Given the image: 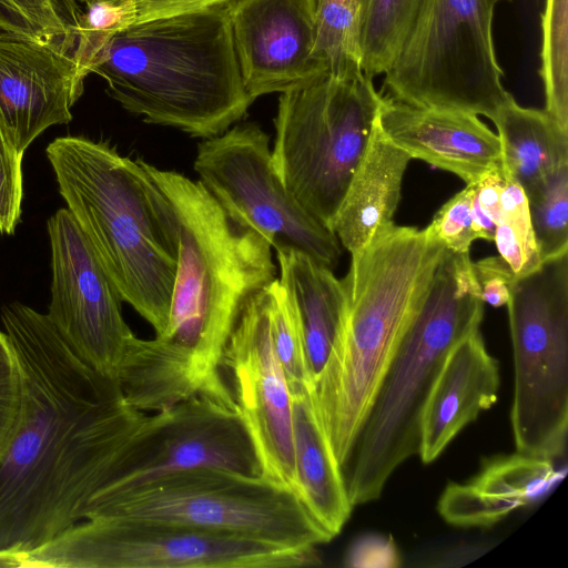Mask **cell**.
<instances>
[{
	"instance_id": "cell-25",
	"label": "cell",
	"mask_w": 568,
	"mask_h": 568,
	"mask_svg": "<svg viewBox=\"0 0 568 568\" xmlns=\"http://www.w3.org/2000/svg\"><path fill=\"white\" fill-rule=\"evenodd\" d=\"M423 0H362L361 65L373 78L384 74L404 42Z\"/></svg>"
},
{
	"instance_id": "cell-23",
	"label": "cell",
	"mask_w": 568,
	"mask_h": 568,
	"mask_svg": "<svg viewBox=\"0 0 568 568\" xmlns=\"http://www.w3.org/2000/svg\"><path fill=\"white\" fill-rule=\"evenodd\" d=\"M273 247L280 267L277 278L298 312L312 387L342 326L346 304L344 285L332 268L305 252L281 243Z\"/></svg>"
},
{
	"instance_id": "cell-28",
	"label": "cell",
	"mask_w": 568,
	"mask_h": 568,
	"mask_svg": "<svg viewBox=\"0 0 568 568\" xmlns=\"http://www.w3.org/2000/svg\"><path fill=\"white\" fill-rule=\"evenodd\" d=\"M493 241L498 255L517 277L530 273L541 263L527 196L520 185L507 176L500 193V213Z\"/></svg>"
},
{
	"instance_id": "cell-33",
	"label": "cell",
	"mask_w": 568,
	"mask_h": 568,
	"mask_svg": "<svg viewBox=\"0 0 568 568\" xmlns=\"http://www.w3.org/2000/svg\"><path fill=\"white\" fill-rule=\"evenodd\" d=\"M474 192V184H466L438 210L429 225L424 229L444 248L469 253L473 242L478 239L471 213Z\"/></svg>"
},
{
	"instance_id": "cell-41",
	"label": "cell",
	"mask_w": 568,
	"mask_h": 568,
	"mask_svg": "<svg viewBox=\"0 0 568 568\" xmlns=\"http://www.w3.org/2000/svg\"><path fill=\"white\" fill-rule=\"evenodd\" d=\"M92 1H94V0H64V4H65L67 9L71 13V22L74 19V17L77 16V13L79 12L78 2H80L82 4H87V3H90Z\"/></svg>"
},
{
	"instance_id": "cell-32",
	"label": "cell",
	"mask_w": 568,
	"mask_h": 568,
	"mask_svg": "<svg viewBox=\"0 0 568 568\" xmlns=\"http://www.w3.org/2000/svg\"><path fill=\"white\" fill-rule=\"evenodd\" d=\"M0 31L73 47L61 0H0Z\"/></svg>"
},
{
	"instance_id": "cell-38",
	"label": "cell",
	"mask_w": 568,
	"mask_h": 568,
	"mask_svg": "<svg viewBox=\"0 0 568 568\" xmlns=\"http://www.w3.org/2000/svg\"><path fill=\"white\" fill-rule=\"evenodd\" d=\"M344 565L357 568H395L400 565V560L390 537L366 535L351 545Z\"/></svg>"
},
{
	"instance_id": "cell-14",
	"label": "cell",
	"mask_w": 568,
	"mask_h": 568,
	"mask_svg": "<svg viewBox=\"0 0 568 568\" xmlns=\"http://www.w3.org/2000/svg\"><path fill=\"white\" fill-rule=\"evenodd\" d=\"M47 230L52 278L45 315L82 361L115 379L135 336L124 321L123 301L68 209H59Z\"/></svg>"
},
{
	"instance_id": "cell-7",
	"label": "cell",
	"mask_w": 568,
	"mask_h": 568,
	"mask_svg": "<svg viewBox=\"0 0 568 568\" xmlns=\"http://www.w3.org/2000/svg\"><path fill=\"white\" fill-rule=\"evenodd\" d=\"M382 94L363 72L323 71L281 93L272 160L285 187L329 227L367 148Z\"/></svg>"
},
{
	"instance_id": "cell-27",
	"label": "cell",
	"mask_w": 568,
	"mask_h": 568,
	"mask_svg": "<svg viewBox=\"0 0 568 568\" xmlns=\"http://www.w3.org/2000/svg\"><path fill=\"white\" fill-rule=\"evenodd\" d=\"M541 32L545 111L568 131V0H546Z\"/></svg>"
},
{
	"instance_id": "cell-11",
	"label": "cell",
	"mask_w": 568,
	"mask_h": 568,
	"mask_svg": "<svg viewBox=\"0 0 568 568\" xmlns=\"http://www.w3.org/2000/svg\"><path fill=\"white\" fill-rule=\"evenodd\" d=\"M24 559L26 568H288L320 562L316 549L128 517L82 520Z\"/></svg>"
},
{
	"instance_id": "cell-30",
	"label": "cell",
	"mask_w": 568,
	"mask_h": 568,
	"mask_svg": "<svg viewBox=\"0 0 568 568\" xmlns=\"http://www.w3.org/2000/svg\"><path fill=\"white\" fill-rule=\"evenodd\" d=\"M134 22L132 0H94L84 4L70 23L72 55L82 74L105 42Z\"/></svg>"
},
{
	"instance_id": "cell-40",
	"label": "cell",
	"mask_w": 568,
	"mask_h": 568,
	"mask_svg": "<svg viewBox=\"0 0 568 568\" xmlns=\"http://www.w3.org/2000/svg\"><path fill=\"white\" fill-rule=\"evenodd\" d=\"M0 568H26V559L20 555L0 554Z\"/></svg>"
},
{
	"instance_id": "cell-26",
	"label": "cell",
	"mask_w": 568,
	"mask_h": 568,
	"mask_svg": "<svg viewBox=\"0 0 568 568\" xmlns=\"http://www.w3.org/2000/svg\"><path fill=\"white\" fill-rule=\"evenodd\" d=\"M362 0H316V60L335 78L362 73Z\"/></svg>"
},
{
	"instance_id": "cell-1",
	"label": "cell",
	"mask_w": 568,
	"mask_h": 568,
	"mask_svg": "<svg viewBox=\"0 0 568 568\" xmlns=\"http://www.w3.org/2000/svg\"><path fill=\"white\" fill-rule=\"evenodd\" d=\"M1 321L21 404L0 452V554L26 556L81 521L115 452L144 416L82 361L45 314L20 302Z\"/></svg>"
},
{
	"instance_id": "cell-31",
	"label": "cell",
	"mask_w": 568,
	"mask_h": 568,
	"mask_svg": "<svg viewBox=\"0 0 568 568\" xmlns=\"http://www.w3.org/2000/svg\"><path fill=\"white\" fill-rule=\"evenodd\" d=\"M531 226L541 262L568 251V165L528 200Z\"/></svg>"
},
{
	"instance_id": "cell-29",
	"label": "cell",
	"mask_w": 568,
	"mask_h": 568,
	"mask_svg": "<svg viewBox=\"0 0 568 568\" xmlns=\"http://www.w3.org/2000/svg\"><path fill=\"white\" fill-rule=\"evenodd\" d=\"M266 292L272 339L291 395L311 389L303 332L294 300L277 277L266 286Z\"/></svg>"
},
{
	"instance_id": "cell-21",
	"label": "cell",
	"mask_w": 568,
	"mask_h": 568,
	"mask_svg": "<svg viewBox=\"0 0 568 568\" xmlns=\"http://www.w3.org/2000/svg\"><path fill=\"white\" fill-rule=\"evenodd\" d=\"M558 477L549 459L519 453L496 457L471 480L448 485L438 511L456 526H490L541 496Z\"/></svg>"
},
{
	"instance_id": "cell-34",
	"label": "cell",
	"mask_w": 568,
	"mask_h": 568,
	"mask_svg": "<svg viewBox=\"0 0 568 568\" xmlns=\"http://www.w3.org/2000/svg\"><path fill=\"white\" fill-rule=\"evenodd\" d=\"M22 155L10 143L0 122V233H14L21 216Z\"/></svg>"
},
{
	"instance_id": "cell-37",
	"label": "cell",
	"mask_w": 568,
	"mask_h": 568,
	"mask_svg": "<svg viewBox=\"0 0 568 568\" xmlns=\"http://www.w3.org/2000/svg\"><path fill=\"white\" fill-rule=\"evenodd\" d=\"M473 270L483 303L493 307L507 305L518 278L508 264L495 255L473 262Z\"/></svg>"
},
{
	"instance_id": "cell-19",
	"label": "cell",
	"mask_w": 568,
	"mask_h": 568,
	"mask_svg": "<svg viewBox=\"0 0 568 568\" xmlns=\"http://www.w3.org/2000/svg\"><path fill=\"white\" fill-rule=\"evenodd\" d=\"M499 385L498 362L479 329L449 351L422 412L418 454L424 464L434 462L466 425L497 402Z\"/></svg>"
},
{
	"instance_id": "cell-12",
	"label": "cell",
	"mask_w": 568,
	"mask_h": 568,
	"mask_svg": "<svg viewBox=\"0 0 568 568\" xmlns=\"http://www.w3.org/2000/svg\"><path fill=\"white\" fill-rule=\"evenodd\" d=\"M194 467L263 476L256 447L233 400L201 394L144 414L105 467L82 513L111 496Z\"/></svg>"
},
{
	"instance_id": "cell-36",
	"label": "cell",
	"mask_w": 568,
	"mask_h": 568,
	"mask_svg": "<svg viewBox=\"0 0 568 568\" xmlns=\"http://www.w3.org/2000/svg\"><path fill=\"white\" fill-rule=\"evenodd\" d=\"M506 181L503 171H491L474 184L473 222L478 239L493 241L500 213V193Z\"/></svg>"
},
{
	"instance_id": "cell-13",
	"label": "cell",
	"mask_w": 568,
	"mask_h": 568,
	"mask_svg": "<svg viewBox=\"0 0 568 568\" xmlns=\"http://www.w3.org/2000/svg\"><path fill=\"white\" fill-rule=\"evenodd\" d=\"M194 171L239 225L257 231L272 246L292 245L332 270L338 264L339 241L285 187L273 164L270 136L258 124H236L203 139Z\"/></svg>"
},
{
	"instance_id": "cell-18",
	"label": "cell",
	"mask_w": 568,
	"mask_h": 568,
	"mask_svg": "<svg viewBox=\"0 0 568 568\" xmlns=\"http://www.w3.org/2000/svg\"><path fill=\"white\" fill-rule=\"evenodd\" d=\"M383 133L412 159L448 171L466 184L503 171L499 138L478 115L414 106L383 97L377 111Z\"/></svg>"
},
{
	"instance_id": "cell-35",
	"label": "cell",
	"mask_w": 568,
	"mask_h": 568,
	"mask_svg": "<svg viewBox=\"0 0 568 568\" xmlns=\"http://www.w3.org/2000/svg\"><path fill=\"white\" fill-rule=\"evenodd\" d=\"M21 375L12 345L0 331V452L18 417L21 404Z\"/></svg>"
},
{
	"instance_id": "cell-39",
	"label": "cell",
	"mask_w": 568,
	"mask_h": 568,
	"mask_svg": "<svg viewBox=\"0 0 568 568\" xmlns=\"http://www.w3.org/2000/svg\"><path fill=\"white\" fill-rule=\"evenodd\" d=\"M231 0H132L134 22L224 4Z\"/></svg>"
},
{
	"instance_id": "cell-20",
	"label": "cell",
	"mask_w": 568,
	"mask_h": 568,
	"mask_svg": "<svg viewBox=\"0 0 568 568\" xmlns=\"http://www.w3.org/2000/svg\"><path fill=\"white\" fill-rule=\"evenodd\" d=\"M410 160L407 152L383 133L375 119L365 153L329 224L341 245L351 254L394 225Z\"/></svg>"
},
{
	"instance_id": "cell-16",
	"label": "cell",
	"mask_w": 568,
	"mask_h": 568,
	"mask_svg": "<svg viewBox=\"0 0 568 568\" xmlns=\"http://www.w3.org/2000/svg\"><path fill=\"white\" fill-rule=\"evenodd\" d=\"M84 78L67 45L0 31V122L20 155L72 120Z\"/></svg>"
},
{
	"instance_id": "cell-5",
	"label": "cell",
	"mask_w": 568,
	"mask_h": 568,
	"mask_svg": "<svg viewBox=\"0 0 568 568\" xmlns=\"http://www.w3.org/2000/svg\"><path fill=\"white\" fill-rule=\"evenodd\" d=\"M45 154L67 209L122 301L161 335L169 322L176 241L150 176L138 159L106 141L60 136Z\"/></svg>"
},
{
	"instance_id": "cell-4",
	"label": "cell",
	"mask_w": 568,
	"mask_h": 568,
	"mask_svg": "<svg viewBox=\"0 0 568 568\" xmlns=\"http://www.w3.org/2000/svg\"><path fill=\"white\" fill-rule=\"evenodd\" d=\"M444 247L424 230L393 225L351 254L339 333L310 394L343 467L386 371L425 297Z\"/></svg>"
},
{
	"instance_id": "cell-6",
	"label": "cell",
	"mask_w": 568,
	"mask_h": 568,
	"mask_svg": "<svg viewBox=\"0 0 568 568\" xmlns=\"http://www.w3.org/2000/svg\"><path fill=\"white\" fill-rule=\"evenodd\" d=\"M484 303L469 253L444 248L342 470L351 505L379 498L394 470L418 454L420 417L449 351L479 329Z\"/></svg>"
},
{
	"instance_id": "cell-24",
	"label": "cell",
	"mask_w": 568,
	"mask_h": 568,
	"mask_svg": "<svg viewBox=\"0 0 568 568\" xmlns=\"http://www.w3.org/2000/svg\"><path fill=\"white\" fill-rule=\"evenodd\" d=\"M490 120L498 131L504 174L527 200L568 165V131L545 110L521 106L510 94Z\"/></svg>"
},
{
	"instance_id": "cell-22",
	"label": "cell",
	"mask_w": 568,
	"mask_h": 568,
	"mask_svg": "<svg viewBox=\"0 0 568 568\" xmlns=\"http://www.w3.org/2000/svg\"><path fill=\"white\" fill-rule=\"evenodd\" d=\"M291 396L296 494L332 539L339 534L353 508L342 466L323 430L310 389Z\"/></svg>"
},
{
	"instance_id": "cell-15",
	"label": "cell",
	"mask_w": 568,
	"mask_h": 568,
	"mask_svg": "<svg viewBox=\"0 0 568 568\" xmlns=\"http://www.w3.org/2000/svg\"><path fill=\"white\" fill-rule=\"evenodd\" d=\"M266 286L243 305L221 373L254 442L263 477L296 493L292 396L272 339Z\"/></svg>"
},
{
	"instance_id": "cell-8",
	"label": "cell",
	"mask_w": 568,
	"mask_h": 568,
	"mask_svg": "<svg viewBox=\"0 0 568 568\" xmlns=\"http://www.w3.org/2000/svg\"><path fill=\"white\" fill-rule=\"evenodd\" d=\"M110 517L169 520L301 550L331 540L291 488L217 467L166 474L82 513V520Z\"/></svg>"
},
{
	"instance_id": "cell-2",
	"label": "cell",
	"mask_w": 568,
	"mask_h": 568,
	"mask_svg": "<svg viewBox=\"0 0 568 568\" xmlns=\"http://www.w3.org/2000/svg\"><path fill=\"white\" fill-rule=\"evenodd\" d=\"M176 241L165 331L134 337L119 371L126 399L156 412L206 394L230 399L221 361L246 301L276 278L272 244L235 223L197 180L141 158Z\"/></svg>"
},
{
	"instance_id": "cell-9",
	"label": "cell",
	"mask_w": 568,
	"mask_h": 568,
	"mask_svg": "<svg viewBox=\"0 0 568 568\" xmlns=\"http://www.w3.org/2000/svg\"><path fill=\"white\" fill-rule=\"evenodd\" d=\"M500 0H423L384 73L388 98L491 119L510 95L493 40Z\"/></svg>"
},
{
	"instance_id": "cell-3",
	"label": "cell",
	"mask_w": 568,
	"mask_h": 568,
	"mask_svg": "<svg viewBox=\"0 0 568 568\" xmlns=\"http://www.w3.org/2000/svg\"><path fill=\"white\" fill-rule=\"evenodd\" d=\"M88 73L144 122L192 138L216 136L253 100L242 82L229 2L132 23L94 55Z\"/></svg>"
},
{
	"instance_id": "cell-17",
	"label": "cell",
	"mask_w": 568,
	"mask_h": 568,
	"mask_svg": "<svg viewBox=\"0 0 568 568\" xmlns=\"http://www.w3.org/2000/svg\"><path fill=\"white\" fill-rule=\"evenodd\" d=\"M229 12L242 82L253 101L326 71L314 55L316 0H231Z\"/></svg>"
},
{
	"instance_id": "cell-10",
	"label": "cell",
	"mask_w": 568,
	"mask_h": 568,
	"mask_svg": "<svg viewBox=\"0 0 568 568\" xmlns=\"http://www.w3.org/2000/svg\"><path fill=\"white\" fill-rule=\"evenodd\" d=\"M517 453L555 460L568 434V251L518 277L507 303Z\"/></svg>"
}]
</instances>
